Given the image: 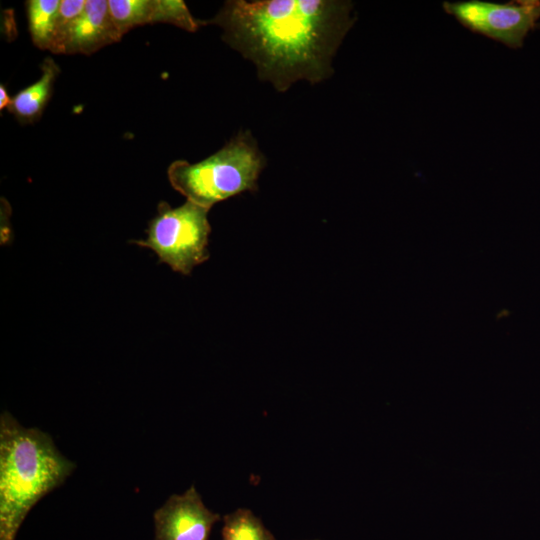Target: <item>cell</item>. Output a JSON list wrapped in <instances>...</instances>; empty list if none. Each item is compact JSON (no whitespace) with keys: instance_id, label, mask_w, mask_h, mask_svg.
<instances>
[{"instance_id":"obj_1","label":"cell","mask_w":540,"mask_h":540,"mask_svg":"<svg viewBox=\"0 0 540 540\" xmlns=\"http://www.w3.org/2000/svg\"><path fill=\"white\" fill-rule=\"evenodd\" d=\"M342 0H229L204 25L250 60L260 80L286 92L299 80L320 83L333 75V58L355 22Z\"/></svg>"},{"instance_id":"obj_2","label":"cell","mask_w":540,"mask_h":540,"mask_svg":"<svg viewBox=\"0 0 540 540\" xmlns=\"http://www.w3.org/2000/svg\"><path fill=\"white\" fill-rule=\"evenodd\" d=\"M76 465L38 428L10 413L0 416V540H15L38 501L70 476Z\"/></svg>"},{"instance_id":"obj_3","label":"cell","mask_w":540,"mask_h":540,"mask_svg":"<svg viewBox=\"0 0 540 540\" xmlns=\"http://www.w3.org/2000/svg\"><path fill=\"white\" fill-rule=\"evenodd\" d=\"M265 159L250 132H239L214 154L196 163L176 160L167 175L172 187L210 210L216 203L255 191Z\"/></svg>"},{"instance_id":"obj_4","label":"cell","mask_w":540,"mask_h":540,"mask_svg":"<svg viewBox=\"0 0 540 540\" xmlns=\"http://www.w3.org/2000/svg\"><path fill=\"white\" fill-rule=\"evenodd\" d=\"M208 212L209 209L188 200L175 208L161 202L157 215L148 224L146 239L132 242L154 251L160 262L172 270L189 275L209 258Z\"/></svg>"},{"instance_id":"obj_5","label":"cell","mask_w":540,"mask_h":540,"mask_svg":"<svg viewBox=\"0 0 540 540\" xmlns=\"http://www.w3.org/2000/svg\"><path fill=\"white\" fill-rule=\"evenodd\" d=\"M443 8L469 30L510 48L522 47L524 39L537 27L540 19L539 0L444 2Z\"/></svg>"},{"instance_id":"obj_6","label":"cell","mask_w":540,"mask_h":540,"mask_svg":"<svg viewBox=\"0 0 540 540\" xmlns=\"http://www.w3.org/2000/svg\"><path fill=\"white\" fill-rule=\"evenodd\" d=\"M154 540H209L220 515L205 506L194 486L173 494L153 515Z\"/></svg>"},{"instance_id":"obj_7","label":"cell","mask_w":540,"mask_h":540,"mask_svg":"<svg viewBox=\"0 0 540 540\" xmlns=\"http://www.w3.org/2000/svg\"><path fill=\"white\" fill-rule=\"evenodd\" d=\"M108 4L121 36L146 24H172L189 32H195L203 25L182 0H108Z\"/></svg>"},{"instance_id":"obj_8","label":"cell","mask_w":540,"mask_h":540,"mask_svg":"<svg viewBox=\"0 0 540 540\" xmlns=\"http://www.w3.org/2000/svg\"><path fill=\"white\" fill-rule=\"evenodd\" d=\"M122 38L106 0H87L66 43L64 54L90 55Z\"/></svg>"},{"instance_id":"obj_9","label":"cell","mask_w":540,"mask_h":540,"mask_svg":"<svg viewBox=\"0 0 540 540\" xmlns=\"http://www.w3.org/2000/svg\"><path fill=\"white\" fill-rule=\"evenodd\" d=\"M40 68V78L15 94L7 108L23 124L33 123L40 118L52 95L55 80L60 73V67L51 57H46Z\"/></svg>"},{"instance_id":"obj_10","label":"cell","mask_w":540,"mask_h":540,"mask_svg":"<svg viewBox=\"0 0 540 540\" xmlns=\"http://www.w3.org/2000/svg\"><path fill=\"white\" fill-rule=\"evenodd\" d=\"M61 0L26 1L28 29L35 46L49 50Z\"/></svg>"},{"instance_id":"obj_11","label":"cell","mask_w":540,"mask_h":540,"mask_svg":"<svg viewBox=\"0 0 540 540\" xmlns=\"http://www.w3.org/2000/svg\"><path fill=\"white\" fill-rule=\"evenodd\" d=\"M221 540H275L262 520L247 508L223 516Z\"/></svg>"},{"instance_id":"obj_12","label":"cell","mask_w":540,"mask_h":540,"mask_svg":"<svg viewBox=\"0 0 540 540\" xmlns=\"http://www.w3.org/2000/svg\"><path fill=\"white\" fill-rule=\"evenodd\" d=\"M87 0H61L49 51L64 54L71 30L85 8Z\"/></svg>"},{"instance_id":"obj_13","label":"cell","mask_w":540,"mask_h":540,"mask_svg":"<svg viewBox=\"0 0 540 540\" xmlns=\"http://www.w3.org/2000/svg\"><path fill=\"white\" fill-rule=\"evenodd\" d=\"M12 98L9 97L6 87L1 84L0 85V110H3L4 108H8L11 103Z\"/></svg>"}]
</instances>
